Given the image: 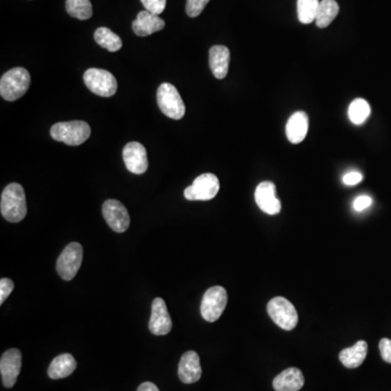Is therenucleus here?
<instances>
[{
	"label": "nucleus",
	"mask_w": 391,
	"mask_h": 391,
	"mask_svg": "<svg viewBox=\"0 0 391 391\" xmlns=\"http://www.w3.org/2000/svg\"><path fill=\"white\" fill-rule=\"evenodd\" d=\"M0 211L7 221L18 223L28 214L26 193L18 183L9 184L3 189L0 201Z\"/></svg>",
	"instance_id": "obj_1"
},
{
	"label": "nucleus",
	"mask_w": 391,
	"mask_h": 391,
	"mask_svg": "<svg viewBox=\"0 0 391 391\" xmlns=\"http://www.w3.org/2000/svg\"><path fill=\"white\" fill-rule=\"evenodd\" d=\"M31 86V76L24 68H13L0 80V95L7 101H15L26 95Z\"/></svg>",
	"instance_id": "obj_2"
},
{
	"label": "nucleus",
	"mask_w": 391,
	"mask_h": 391,
	"mask_svg": "<svg viewBox=\"0 0 391 391\" xmlns=\"http://www.w3.org/2000/svg\"><path fill=\"white\" fill-rule=\"evenodd\" d=\"M91 126L84 121H70L55 124L51 128V137L68 146H80L91 136Z\"/></svg>",
	"instance_id": "obj_3"
},
{
	"label": "nucleus",
	"mask_w": 391,
	"mask_h": 391,
	"mask_svg": "<svg viewBox=\"0 0 391 391\" xmlns=\"http://www.w3.org/2000/svg\"><path fill=\"white\" fill-rule=\"evenodd\" d=\"M157 101L164 116L173 120H181L185 116V103L175 86L172 84L163 83L159 86Z\"/></svg>",
	"instance_id": "obj_4"
},
{
	"label": "nucleus",
	"mask_w": 391,
	"mask_h": 391,
	"mask_svg": "<svg viewBox=\"0 0 391 391\" xmlns=\"http://www.w3.org/2000/svg\"><path fill=\"white\" fill-rule=\"evenodd\" d=\"M268 313L272 321L284 331H293L298 324L296 308L284 297H275L268 302Z\"/></svg>",
	"instance_id": "obj_5"
},
{
	"label": "nucleus",
	"mask_w": 391,
	"mask_h": 391,
	"mask_svg": "<svg viewBox=\"0 0 391 391\" xmlns=\"http://www.w3.org/2000/svg\"><path fill=\"white\" fill-rule=\"evenodd\" d=\"M84 82L88 89L101 97H112L118 91V82L112 73L103 69H88L84 73Z\"/></svg>",
	"instance_id": "obj_6"
},
{
	"label": "nucleus",
	"mask_w": 391,
	"mask_h": 391,
	"mask_svg": "<svg viewBox=\"0 0 391 391\" xmlns=\"http://www.w3.org/2000/svg\"><path fill=\"white\" fill-rule=\"evenodd\" d=\"M83 261V247L80 243H71L63 249L58 261H57V272L61 279L71 281L76 277Z\"/></svg>",
	"instance_id": "obj_7"
},
{
	"label": "nucleus",
	"mask_w": 391,
	"mask_h": 391,
	"mask_svg": "<svg viewBox=\"0 0 391 391\" xmlns=\"http://www.w3.org/2000/svg\"><path fill=\"white\" fill-rule=\"evenodd\" d=\"M227 304V293L221 286L209 288L201 301L200 311L203 319L214 323L221 318Z\"/></svg>",
	"instance_id": "obj_8"
},
{
	"label": "nucleus",
	"mask_w": 391,
	"mask_h": 391,
	"mask_svg": "<svg viewBox=\"0 0 391 391\" xmlns=\"http://www.w3.org/2000/svg\"><path fill=\"white\" fill-rule=\"evenodd\" d=\"M220 191V182L214 174L205 173L196 178L193 185L184 191L187 200L208 201L214 199Z\"/></svg>",
	"instance_id": "obj_9"
},
{
	"label": "nucleus",
	"mask_w": 391,
	"mask_h": 391,
	"mask_svg": "<svg viewBox=\"0 0 391 391\" xmlns=\"http://www.w3.org/2000/svg\"><path fill=\"white\" fill-rule=\"evenodd\" d=\"M103 214L107 224L116 233H124L130 227V214L128 209L120 201L114 199L105 201Z\"/></svg>",
	"instance_id": "obj_10"
},
{
	"label": "nucleus",
	"mask_w": 391,
	"mask_h": 391,
	"mask_svg": "<svg viewBox=\"0 0 391 391\" xmlns=\"http://www.w3.org/2000/svg\"><path fill=\"white\" fill-rule=\"evenodd\" d=\"M22 367V354L18 349H9L0 358V373L3 386H15Z\"/></svg>",
	"instance_id": "obj_11"
},
{
	"label": "nucleus",
	"mask_w": 391,
	"mask_h": 391,
	"mask_svg": "<svg viewBox=\"0 0 391 391\" xmlns=\"http://www.w3.org/2000/svg\"><path fill=\"white\" fill-rule=\"evenodd\" d=\"M172 329V320L166 308V301L156 298L151 304V316L149 321V331L153 335L162 336Z\"/></svg>",
	"instance_id": "obj_12"
},
{
	"label": "nucleus",
	"mask_w": 391,
	"mask_h": 391,
	"mask_svg": "<svg viewBox=\"0 0 391 391\" xmlns=\"http://www.w3.org/2000/svg\"><path fill=\"white\" fill-rule=\"evenodd\" d=\"M123 160L126 168L130 173L144 174L148 168L147 151L141 144L137 141L128 143L123 149Z\"/></svg>",
	"instance_id": "obj_13"
},
{
	"label": "nucleus",
	"mask_w": 391,
	"mask_h": 391,
	"mask_svg": "<svg viewBox=\"0 0 391 391\" xmlns=\"http://www.w3.org/2000/svg\"><path fill=\"white\" fill-rule=\"evenodd\" d=\"M254 198L259 208L266 214L275 216L281 212V203L276 197V186L272 182H262L259 184Z\"/></svg>",
	"instance_id": "obj_14"
},
{
	"label": "nucleus",
	"mask_w": 391,
	"mask_h": 391,
	"mask_svg": "<svg viewBox=\"0 0 391 391\" xmlns=\"http://www.w3.org/2000/svg\"><path fill=\"white\" fill-rule=\"evenodd\" d=\"M200 358L195 351H187L183 354L178 364V377L184 384H193L201 379Z\"/></svg>",
	"instance_id": "obj_15"
},
{
	"label": "nucleus",
	"mask_w": 391,
	"mask_h": 391,
	"mask_svg": "<svg viewBox=\"0 0 391 391\" xmlns=\"http://www.w3.org/2000/svg\"><path fill=\"white\" fill-rule=\"evenodd\" d=\"M231 60V53L225 46L216 45L210 48L209 51V64L211 71L214 73V78L223 80L228 73Z\"/></svg>",
	"instance_id": "obj_16"
},
{
	"label": "nucleus",
	"mask_w": 391,
	"mask_h": 391,
	"mask_svg": "<svg viewBox=\"0 0 391 391\" xmlns=\"http://www.w3.org/2000/svg\"><path fill=\"white\" fill-rule=\"evenodd\" d=\"M166 26L164 20L159 15H153L145 10L138 13L137 18L133 22V31L136 35L141 37L151 35L153 33L163 30Z\"/></svg>",
	"instance_id": "obj_17"
},
{
	"label": "nucleus",
	"mask_w": 391,
	"mask_h": 391,
	"mask_svg": "<svg viewBox=\"0 0 391 391\" xmlns=\"http://www.w3.org/2000/svg\"><path fill=\"white\" fill-rule=\"evenodd\" d=\"M304 385V374L297 367H289L274 379L275 391H299Z\"/></svg>",
	"instance_id": "obj_18"
},
{
	"label": "nucleus",
	"mask_w": 391,
	"mask_h": 391,
	"mask_svg": "<svg viewBox=\"0 0 391 391\" xmlns=\"http://www.w3.org/2000/svg\"><path fill=\"white\" fill-rule=\"evenodd\" d=\"M309 118L304 111H297L286 124V135L291 144L302 143L308 134Z\"/></svg>",
	"instance_id": "obj_19"
},
{
	"label": "nucleus",
	"mask_w": 391,
	"mask_h": 391,
	"mask_svg": "<svg viewBox=\"0 0 391 391\" xmlns=\"http://www.w3.org/2000/svg\"><path fill=\"white\" fill-rule=\"evenodd\" d=\"M367 349L369 346L366 341H358L354 346L344 349L339 354V360L347 369H356L358 366L362 365L365 360L367 356Z\"/></svg>",
	"instance_id": "obj_20"
},
{
	"label": "nucleus",
	"mask_w": 391,
	"mask_h": 391,
	"mask_svg": "<svg viewBox=\"0 0 391 391\" xmlns=\"http://www.w3.org/2000/svg\"><path fill=\"white\" fill-rule=\"evenodd\" d=\"M76 361L70 354H63L55 356L48 369V376L51 379H65L76 371Z\"/></svg>",
	"instance_id": "obj_21"
},
{
	"label": "nucleus",
	"mask_w": 391,
	"mask_h": 391,
	"mask_svg": "<svg viewBox=\"0 0 391 391\" xmlns=\"http://www.w3.org/2000/svg\"><path fill=\"white\" fill-rule=\"evenodd\" d=\"M338 12L339 6L336 0H322L316 15V26L320 28H327L336 19Z\"/></svg>",
	"instance_id": "obj_22"
},
{
	"label": "nucleus",
	"mask_w": 391,
	"mask_h": 391,
	"mask_svg": "<svg viewBox=\"0 0 391 391\" xmlns=\"http://www.w3.org/2000/svg\"><path fill=\"white\" fill-rule=\"evenodd\" d=\"M94 38H95L96 43L98 45L105 48L110 53H116V51H120L122 45H123L122 40L116 35V33H113L108 28H97L95 34H94Z\"/></svg>",
	"instance_id": "obj_23"
},
{
	"label": "nucleus",
	"mask_w": 391,
	"mask_h": 391,
	"mask_svg": "<svg viewBox=\"0 0 391 391\" xmlns=\"http://www.w3.org/2000/svg\"><path fill=\"white\" fill-rule=\"evenodd\" d=\"M65 9L71 17L78 20H88L93 15V6L89 0H67Z\"/></svg>",
	"instance_id": "obj_24"
},
{
	"label": "nucleus",
	"mask_w": 391,
	"mask_h": 391,
	"mask_svg": "<svg viewBox=\"0 0 391 391\" xmlns=\"http://www.w3.org/2000/svg\"><path fill=\"white\" fill-rule=\"evenodd\" d=\"M370 114H371L370 103L362 98H358L356 101H352L351 105L349 107V119L356 125L363 124L369 118Z\"/></svg>",
	"instance_id": "obj_25"
},
{
	"label": "nucleus",
	"mask_w": 391,
	"mask_h": 391,
	"mask_svg": "<svg viewBox=\"0 0 391 391\" xmlns=\"http://www.w3.org/2000/svg\"><path fill=\"white\" fill-rule=\"evenodd\" d=\"M319 6V0H298L297 10L299 21L304 24H310L315 21Z\"/></svg>",
	"instance_id": "obj_26"
},
{
	"label": "nucleus",
	"mask_w": 391,
	"mask_h": 391,
	"mask_svg": "<svg viewBox=\"0 0 391 391\" xmlns=\"http://www.w3.org/2000/svg\"><path fill=\"white\" fill-rule=\"evenodd\" d=\"M210 0H187L186 13L191 18H196L201 15Z\"/></svg>",
	"instance_id": "obj_27"
},
{
	"label": "nucleus",
	"mask_w": 391,
	"mask_h": 391,
	"mask_svg": "<svg viewBox=\"0 0 391 391\" xmlns=\"http://www.w3.org/2000/svg\"><path fill=\"white\" fill-rule=\"evenodd\" d=\"M146 10L153 15H161L164 11L166 6V0H141Z\"/></svg>",
	"instance_id": "obj_28"
},
{
	"label": "nucleus",
	"mask_w": 391,
	"mask_h": 391,
	"mask_svg": "<svg viewBox=\"0 0 391 391\" xmlns=\"http://www.w3.org/2000/svg\"><path fill=\"white\" fill-rule=\"evenodd\" d=\"M13 289H15V284L11 279H0V304H3L5 302L6 299L10 296Z\"/></svg>",
	"instance_id": "obj_29"
},
{
	"label": "nucleus",
	"mask_w": 391,
	"mask_h": 391,
	"mask_svg": "<svg viewBox=\"0 0 391 391\" xmlns=\"http://www.w3.org/2000/svg\"><path fill=\"white\" fill-rule=\"evenodd\" d=\"M379 351L381 358L387 363H391V340L388 338H383L379 341Z\"/></svg>",
	"instance_id": "obj_30"
},
{
	"label": "nucleus",
	"mask_w": 391,
	"mask_h": 391,
	"mask_svg": "<svg viewBox=\"0 0 391 391\" xmlns=\"http://www.w3.org/2000/svg\"><path fill=\"white\" fill-rule=\"evenodd\" d=\"M373 200L369 196H360L354 200V208L356 211H363L372 206Z\"/></svg>",
	"instance_id": "obj_31"
},
{
	"label": "nucleus",
	"mask_w": 391,
	"mask_h": 391,
	"mask_svg": "<svg viewBox=\"0 0 391 391\" xmlns=\"http://www.w3.org/2000/svg\"><path fill=\"white\" fill-rule=\"evenodd\" d=\"M362 180H363V175L360 172H349L342 178L344 183L348 186L358 185L360 182H362Z\"/></svg>",
	"instance_id": "obj_32"
},
{
	"label": "nucleus",
	"mask_w": 391,
	"mask_h": 391,
	"mask_svg": "<svg viewBox=\"0 0 391 391\" xmlns=\"http://www.w3.org/2000/svg\"><path fill=\"white\" fill-rule=\"evenodd\" d=\"M137 391H160L158 387L150 381H146L143 383L141 386L138 387Z\"/></svg>",
	"instance_id": "obj_33"
}]
</instances>
